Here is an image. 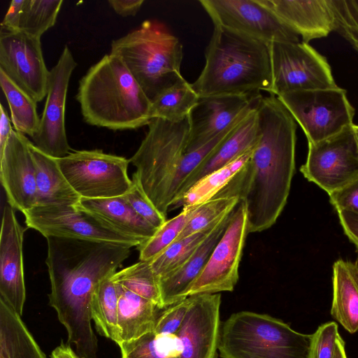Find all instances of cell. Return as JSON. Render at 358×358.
<instances>
[{"label":"cell","mask_w":358,"mask_h":358,"mask_svg":"<svg viewBox=\"0 0 358 358\" xmlns=\"http://www.w3.org/2000/svg\"><path fill=\"white\" fill-rule=\"evenodd\" d=\"M334 358H347L345 350V342L341 336L338 337L336 341Z\"/></svg>","instance_id":"47"},{"label":"cell","mask_w":358,"mask_h":358,"mask_svg":"<svg viewBox=\"0 0 358 358\" xmlns=\"http://www.w3.org/2000/svg\"><path fill=\"white\" fill-rule=\"evenodd\" d=\"M0 70L36 103L47 96L50 71L40 38L1 29Z\"/></svg>","instance_id":"14"},{"label":"cell","mask_w":358,"mask_h":358,"mask_svg":"<svg viewBox=\"0 0 358 358\" xmlns=\"http://www.w3.org/2000/svg\"><path fill=\"white\" fill-rule=\"evenodd\" d=\"M339 336L335 322H328L319 326L313 334L308 358H334Z\"/></svg>","instance_id":"40"},{"label":"cell","mask_w":358,"mask_h":358,"mask_svg":"<svg viewBox=\"0 0 358 358\" xmlns=\"http://www.w3.org/2000/svg\"><path fill=\"white\" fill-rule=\"evenodd\" d=\"M282 22L308 43L334 31L329 0H259Z\"/></svg>","instance_id":"20"},{"label":"cell","mask_w":358,"mask_h":358,"mask_svg":"<svg viewBox=\"0 0 358 358\" xmlns=\"http://www.w3.org/2000/svg\"><path fill=\"white\" fill-rule=\"evenodd\" d=\"M131 180V186L123 197L141 217L158 229L167 220L166 217L148 198L135 173L132 175Z\"/></svg>","instance_id":"39"},{"label":"cell","mask_w":358,"mask_h":358,"mask_svg":"<svg viewBox=\"0 0 358 358\" xmlns=\"http://www.w3.org/2000/svg\"><path fill=\"white\" fill-rule=\"evenodd\" d=\"M0 85L9 106L15 130L31 138L38 131L40 124L36 102L1 70Z\"/></svg>","instance_id":"31"},{"label":"cell","mask_w":358,"mask_h":358,"mask_svg":"<svg viewBox=\"0 0 358 358\" xmlns=\"http://www.w3.org/2000/svg\"><path fill=\"white\" fill-rule=\"evenodd\" d=\"M190 303L191 298L188 296L185 299L164 308L157 320L154 331L161 334H176L185 319Z\"/></svg>","instance_id":"41"},{"label":"cell","mask_w":358,"mask_h":358,"mask_svg":"<svg viewBox=\"0 0 358 358\" xmlns=\"http://www.w3.org/2000/svg\"><path fill=\"white\" fill-rule=\"evenodd\" d=\"M304 131L308 143L329 138L353 124L355 108L339 87L301 90L277 96Z\"/></svg>","instance_id":"8"},{"label":"cell","mask_w":358,"mask_h":358,"mask_svg":"<svg viewBox=\"0 0 358 358\" xmlns=\"http://www.w3.org/2000/svg\"><path fill=\"white\" fill-rule=\"evenodd\" d=\"M31 141L13 130L0 155V178L8 204L22 213L36 206V171Z\"/></svg>","instance_id":"18"},{"label":"cell","mask_w":358,"mask_h":358,"mask_svg":"<svg viewBox=\"0 0 358 358\" xmlns=\"http://www.w3.org/2000/svg\"><path fill=\"white\" fill-rule=\"evenodd\" d=\"M78 204L101 217L121 234L138 241L141 245L149 240L157 229L141 217L123 196L81 199Z\"/></svg>","instance_id":"23"},{"label":"cell","mask_w":358,"mask_h":358,"mask_svg":"<svg viewBox=\"0 0 358 358\" xmlns=\"http://www.w3.org/2000/svg\"><path fill=\"white\" fill-rule=\"evenodd\" d=\"M332 317L350 334L358 331V262L338 259L333 265Z\"/></svg>","instance_id":"24"},{"label":"cell","mask_w":358,"mask_h":358,"mask_svg":"<svg viewBox=\"0 0 358 358\" xmlns=\"http://www.w3.org/2000/svg\"><path fill=\"white\" fill-rule=\"evenodd\" d=\"M191 303L176 336L180 358H217L221 322L220 294L190 296Z\"/></svg>","instance_id":"17"},{"label":"cell","mask_w":358,"mask_h":358,"mask_svg":"<svg viewBox=\"0 0 358 358\" xmlns=\"http://www.w3.org/2000/svg\"><path fill=\"white\" fill-rule=\"evenodd\" d=\"M217 223L208 229L174 241L161 254L150 261L151 266L158 279L164 278L181 267Z\"/></svg>","instance_id":"34"},{"label":"cell","mask_w":358,"mask_h":358,"mask_svg":"<svg viewBox=\"0 0 358 358\" xmlns=\"http://www.w3.org/2000/svg\"><path fill=\"white\" fill-rule=\"evenodd\" d=\"M206 63L191 83L199 97L268 94L271 70L268 44L221 26H214Z\"/></svg>","instance_id":"3"},{"label":"cell","mask_w":358,"mask_h":358,"mask_svg":"<svg viewBox=\"0 0 358 358\" xmlns=\"http://www.w3.org/2000/svg\"><path fill=\"white\" fill-rule=\"evenodd\" d=\"M28 228L44 237L106 242L137 247L141 243L113 229L94 213L78 204L36 206L24 212Z\"/></svg>","instance_id":"10"},{"label":"cell","mask_w":358,"mask_h":358,"mask_svg":"<svg viewBox=\"0 0 358 358\" xmlns=\"http://www.w3.org/2000/svg\"><path fill=\"white\" fill-rule=\"evenodd\" d=\"M57 161L62 173L81 199L123 196L132 184L127 173L129 159L101 150L73 151Z\"/></svg>","instance_id":"7"},{"label":"cell","mask_w":358,"mask_h":358,"mask_svg":"<svg viewBox=\"0 0 358 358\" xmlns=\"http://www.w3.org/2000/svg\"><path fill=\"white\" fill-rule=\"evenodd\" d=\"M337 212L345 234L358 248V213L348 210Z\"/></svg>","instance_id":"43"},{"label":"cell","mask_w":358,"mask_h":358,"mask_svg":"<svg viewBox=\"0 0 358 358\" xmlns=\"http://www.w3.org/2000/svg\"><path fill=\"white\" fill-rule=\"evenodd\" d=\"M10 118L3 106L0 105V155L2 154L6 144L13 131Z\"/></svg>","instance_id":"46"},{"label":"cell","mask_w":358,"mask_h":358,"mask_svg":"<svg viewBox=\"0 0 358 358\" xmlns=\"http://www.w3.org/2000/svg\"><path fill=\"white\" fill-rule=\"evenodd\" d=\"M84 120L112 130L136 129L151 120V101L116 55H105L79 81Z\"/></svg>","instance_id":"4"},{"label":"cell","mask_w":358,"mask_h":358,"mask_svg":"<svg viewBox=\"0 0 358 358\" xmlns=\"http://www.w3.org/2000/svg\"><path fill=\"white\" fill-rule=\"evenodd\" d=\"M0 358H47L15 313L0 299Z\"/></svg>","instance_id":"27"},{"label":"cell","mask_w":358,"mask_h":358,"mask_svg":"<svg viewBox=\"0 0 358 358\" xmlns=\"http://www.w3.org/2000/svg\"><path fill=\"white\" fill-rule=\"evenodd\" d=\"M30 150L36 171V206L77 205L81 197L62 173L57 159L43 153L31 142Z\"/></svg>","instance_id":"25"},{"label":"cell","mask_w":358,"mask_h":358,"mask_svg":"<svg viewBox=\"0 0 358 358\" xmlns=\"http://www.w3.org/2000/svg\"><path fill=\"white\" fill-rule=\"evenodd\" d=\"M121 358H180V341L176 334H161L152 331L120 346Z\"/></svg>","instance_id":"32"},{"label":"cell","mask_w":358,"mask_h":358,"mask_svg":"<svg viewBox=\"0 0 358 358\" xmlns=\"http://www.w3.org/2000/svg\"><path fill=\"white\" fill-rule=\"evenodd\" d=\"M262 97V94L199 97L189 115L187 152L199 149L237 125L258 107Z\"/></svg>","instance_id":"16"},{"label":"cell","mask_w":358,"mask_h":358,"mask_svg":"<svg viewBox=\"0 0 358 358\" xmlns=\"http://www.w3.org/2000/svg\"><path fill=\"white\" fill-rule=\"evenodd\" d=\"M199 96L184 78L151 100L150 117L178 122L187 118Z\"/></svg>","instance_id":"28"},{"label":"cell","mask_w":358,"mask_h":358,"mask_svg":"<svg viewBox=\"0 0 358 358\" xmlns=\"http://www.w3.org/2000/svg\"><path fill=\"white\" fill-rule=\"evenodd\" d=\"M238 202L236 197H222L213 198L199 204L176 241L211 228L231 213Z\"/></svg>","instance_id":"37"},{"label":"cell","mask_w":358,"mask_h":358,"mask_svg":"<svg viewBox=\"0 0 358 358\" xmlns=\"http://www.w3.org/2000/svg\"><path fill=\"white\" fill-rule=\"evenodd\" d=\"M14 208L7 204L0 234V299L22 317L26 300L23 266V236Z\"/></svg>","instance_id":"19"},{"label":"cell","mask_w":358,"mask_h":358,"mask_svg":"<svg viewBox=\"0 0 358 358\" xmlns=\"http://www.w3.org/2000/svg\"><path fill=\"white\" fill-rule=\"evenodd\" d=\"M111 276L103 279L96 288L91 301V315L99 334L120 346L122 341L117 324L119 297Z\"/></svg>","instance_id":"29"},{"label":"cell","mask_w":358,"mask_h":358,"mask_svg":"<svg viewBox=\"0 0 358 358\" xmlns=\"http://www.w3.org/2000/svg\"><path fill=\"white\" fill-rule=\"evenodd\" d=\"M112 280L163 309L159 279L150 261H141L116 271Z\"/></svg>","instance_id":"33"},{"label":"cell","mask_w":358,"mask_h":358,"mask_svg":"<svg viewBox=\"0 0 358 358\" xmlns=\"http://www.w3.org/2000/svg\"><path fill=\"white\" fill-rule=\"evenodd\" d=\"M24 0H13L1 23V29L8 31H18L19 24Z\"/></svg>","instance_id":"44"},{"label":"cell","mask_w":358,"mask_h":358,"mask_svg":"<svg viewBox=\"0 0 358 358\" xmlns=\"http://www.w3.org/2000/svg\"><path fill=\"white\" fill-rule=\"evenodd\" d=\"M62 0H24L19 29L40 38L57 20Z\"/></svg>","instance_id":"35"},{"label":"cell","mask_w":358,"mask_h":358,"mask_svg":"<svg viewBox=\"0 0 358 358\" xmlns=\"http://www.w3.org/2000/svg\"><path fill=\"white\" fill-rule=\"evenodd\" d=\"M334 16V31L358 52V5L357 0H329Z\"/></svg>","instance_id":"38"},{"label":"cell","mask_w":358,"mask_h":358,"mask_svg":"<svg viewBox=\"0 0 358 358\" xmlns=\"http://www.w3.org/2000/svg\"><path fill=\"white\" fill-rule=\"evenodd\" d=\"M231 214V213L221 219L181 267L164 278L159 279L163 309L187 298V293L189 287L202 271L213 249L222 237Z\"/></svg>","instance_id":"21"},{"label":"cell","mask_w":358,"mask_h":358,"mask_svg":"<svg viewBox=\"0 0 358 358\" xmlns=\"http://www.w3.org/2000/svg\"><path fill=\"white\" fill-rule=\"evenodd\" d=\"M357 5H358V0H357Z\"/></svg>","instance_id":"49"},{"label":"cell","mask_w":358,"mask_h":358,"mask_svg":"<svg viewBox=\"0 0 358 358\" xmlns=\"http://www.w3.org/2000/svg\"><path fill=\"white\" fill-rule=\"evenodd\" d=\"M254 148L200 179L183 194L173 208L197 206L213 199L244 166L250 158Z\"/></svg>","instance_id":"30"},{"label":"cell","mask_w":358,"mask_h":358,"mask_svg":"<svg viewBox=\"0 0 358 358\" xmlns=\"http://www.w3.org/2000/svg\"><path fill=\"white\" fill-rule=\"evenodd\" d=\"M110 54L124 64L150 101L182 78V45L162 23L145 20L111 43Z\"/></svg>","instance_id":"5"},{"label":"cell","mask_w":358,"mask_h":358,"mask_svg":"<svg viewBox=\"0 0 358 358\" xmlns=\"http://www.w3.org/2000/svg\"><path fill=\"white\" fill-rule=\"evenodd\" d=\"M312 338L267 314L241 311L223 322L218 351L222 358H308Z\"/></svg>","instance_id":"6"},{"label":"cell","mask_w":358,"mask_h":358,"mask_svg":"<svg viewBox=\"0 0 358 358\" xmlns=\"http://www.w3.org/2000/svg\"><path fill=\"white\" fill-rule=\"evenodd\" d=\"M257 108L229 134L215 151L192 173L185 185L182 196L200 179L222 168L255 147L259 138Z\"/></svg>","instance_id":"22"},{"label":"cell","mask_w":358,"mask_h":358,"mask_svg":"<svg viewBox=\"0 0 358 358\" xmlns=\"http://www.w3.org/2000/svg\"><path fill=\"white\" fill-rule=\"evenodd\" d=\"M248 234L245 205L239 201L204 268L189 287L187 297L234 290Z\"/></svg>","instance_id":"12"},{"label":"cell","mask_w":358,"mask_h":358,"mask_svg":"<svg viewBox=\"0 0 358 358\" xmlns=\"http://www.w3.org/2000/svg\"><path fill=\"white\" fill-rule=\"evenodd\" d=\"M257 112L259 138L250 158L213 197H236L245 203L248 234L275 223L295 169L296 124L289 111L276 96L269 95L262 97Z\"/></svg>","instance_id":"1"},{"label":"cell","mask_w":358,"mask_h":358,"mask_svg":"<svg viewBox=\"0 0 358 358\" xmlns=\"http://www.w3.org/2000/svg\"><path fill=\"white\" fill-rule=\"evenodd\" d=\"M143 0H108V3L114 11L122 16H134L136 15Z\"/></svg>","instance_id":"45"},{"label":"cell","mask_w":358,"mask_h":358,"mask_svg":"<svg viewBox=\"0 0 358 358\" xmlns=\"http://www.w3.org/2000/svg\"><path fill=\"white\" fill-rule=\"evenodd\" d=\"M353 129L358 143V125L353 124Z\"/></svg>","instance_id":"48"},{"label":"cell","mask_w":358,"mask_h":358,"mask_svg":"<svg viewBox=\"0 0 358 358\" xmlns=\"http://www.w3.org/2000/svg\"><path fill=\"white\" fill-rule=\"evenodd\" d=\"M214 26L245 34L266 43L299 42V36L259 0H200Z\"/></svg>","instance_id":"13"},{"label":"cell","mask_w":358,"mask_h":358,"mask_svg":"<svg viewBox=\"0 0 358 358\" xmlns=\"http://www.w3.org/2000/svg\"><path fill=\"white\" fill-rule=\"evenodd\" d=\"M303 176L330 194L358 179V143L353 124L322 141L308 143Z\"/></svg>","instance_id":"11"},{"label":"cell","mask_w":358,"mask_h":358,"mask_svg":"<svg viewBox=\"0 0 358 358\" xmlns=\"http://www.w3.org/2000/svg\"><path fill=\"white\" fill-rule=\"evenodd\" d=\"M76 65L69 48L65 45L50 71L45 107L38 129L31 137L38 149L55 159L64 157L71 150L65 128V105L70 78Z\"/></svg>","instance_id":"15"},{"label":"cell","mask_w":358,"mask_h":358,"mask_svg":"<svg viewBox=\"0 0 358 358\" xmlns=\"http://www.w3.org/2000/svg\"><path fill=\"white\" fill-rule=\"evenodd\" d=\"M329 201L337 211L358 213V179L330 194Z\"/></svg>","instance_id":"42"},{"label":"cell","mask_w":358,"mask_h":358,"mask_svg":"<svg viewBox=\"0 0 358 358\" xmlns=\"http://www.w3.org/2000/svg\"><path fill=\"white\" fill-rule=\"evenodd\" d=\"M115 285L119 297L117 324L122 343L154 331L160 308L152 301Z\"/></svg>","instance_id":"26"},{"label":"cell","mask_w":358,"mask_h":358,"mask_svg":"<svg viewBox=\"0 0 358 358\" xmlns=\"http://www.w3.org/2000/svg\"><path fill=\"white\" fill-rule=\"evenodd\" d=\"M271 87L269 94L336 87L325 57L303 41L268 43Z\"/></svg>","instance_id":"9"},{"label":"cell","mask_w":358,"mask_h":358,"mask_svg":"<svg viewBox=\"0 0 358 358\" xmlns=\"http://www.w3.org/2000/svg\"><path fill=\"white\" fill-rule=\"evenodd\" d=\"M197 206L183 207L174 217L166 220L147 241L137 246L139 260L152 261L173 243L183 230Z\"/></svg>","instance_id":"36"},{"label":"cell","mask_w":358,"mask_h":358,"mask_svg":"<svg viewBox=\"0 0 358 358\" xmlns=\"http://www.w3.org/2000/svg\"><path fill=\"white\" fill-rule=\"evenodd\" d=\"M148 132L129 159L144 192L158 210L166 217L182 195L192 173L222 141L215 137L199 149L188 152L189 116L178 122L160 118L149 122Z\"/></svg>","instance_id":"2"}]
</instances>
